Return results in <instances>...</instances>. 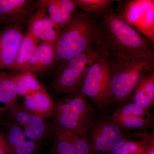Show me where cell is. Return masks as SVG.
I'll list each match as a JSON object with an SVG mask.
<instances>
[{"label": "cell", "instance_id": "6da1fadb", "mask_svg": "<svg viewBox=\"0 0 154 154\" xmlns=\"http://www.w3.org/2000/svg\"><path fill=\"white\" fill-rule=\"evenodd\" d=\"M56 72L71 59L89 50L106 47L96 15L77 11L71 21L64 28L54 45ZM107 48V47H106Z\"/></svg>", "mask_w": 154, "mask_h": 154}, {"label": "cell", "instance_id": "7a4b0ae2", "mask_svg": "<svg viewBox=\"0 0 154 154\" xmlns=\"http://www.w3.org/2000/svg\"><path fill=\"white\" fill-rule=\"evenodd\" d=\"M95 15L109 54L154 60V45L120 19L113 5L104 13Z\"/></svg>", "mask_w": 154, "mask_h": 154}, {"label": "cell", "instance_id": "3957f363", "mask_svg": "<svg viewBox=\"0 0 154 154\" xmlns=\"http://www.w3.org/2000/svg\"><path fill=\"white\" fill-rule=\"evenodd\" d=\"M110 56V109L112 105H116L117 109L128 101L140 81L154 72V60L137 59L121 55Z\"/></svg>", "mask_w": 154, "mask_h": 154}, {"label": "cell", "instance_id": "277c9868", "mask_svg": "<svg viewBox=\"0 0 154 154\" xmlns=\"http://www.w3.org/2000/svg\"><path fill=\"white\" fill-rule=\"evenodd\" d=\"M91 102L78 90L54 102V128L66 130L85 137L86 128L95 114Z\"/></svg>", "mask_w": 154, "mask_h": 154}, {"label": "cell", "instance_id": "5b68a950", "mask_svg": "<svg viewBox=\"0 0 154 154\" xmlns=\"http://www.w3.org/2000/svg\"><path fill=\"white\" fill-rule=\"evenodd\" d=\"M103 47L86 51L75 56L56 72L51 88L58 94H67L79 89L88 69L94 62L107 52Z\"/></svg>", "mask_w": 154, "mask_h": 154}, {"label": "cell", "instance_id": "8992f818", "mask_svg": "<svg viewBox=\"0 0 154 154\" xmlns=\"http://www.w3.org/2000/svg\"><path fill=\"white\" fill-rule=\"evenodd\" d=\"M111 67L108 51L88 69L79 91L100 111L110 110Z\"/></svg>", "mask_w": 154, "mask_h": 154}, {"label": "cell", "instance_id": "52a82bcc", "mask_svg": "<svg viewBox=\"0 0 154 154\" xmlns=\"http://www.w3.org/2000/svg\"><path fill=\"white\" fill-rule=\"evenodd\" d=\"M85 137L92 151L102 153H112L126 141L135 139L132 133L122 129L105 113H95L86 128Z\"/></svg>", "mask_w": 154, "mask_h": 154}, {"label": "cell", "instance_id": "ba28073f", "mask_svg": "<svg viewBox=\"0 0 154 154\" xmlns=\"http://www.w3.org/2000/svg\"><path fill=\"white\" fill-rule=\"evenodd\" d=\"M116 2L119 17L154 45V0Z\"/></svg>", "mask_w": 154, "mask_h": 154}, {"label": "cell", "instance_id": "9c48e42d", "mask_svg": "<svg viewBox=\"0 0 154 154\" xmlns=\"http://www.w3.org/2000/svg\"><path fill=\"white\" fill-rule=\"evenodd\" d=\"M24 26L10 24L0 29V69L8 70L15 63L25 35Z\"/></svg>", "mask_w": 154, "mask_h": 154}, {"label": "cell", "instance_id": "30bf717a", "mask_svg": "<svg viewBox=\"0 0 154 154\" xmlns=\"http://www.w3.org/2000/svg\"><path fill=\"white\" fill-rule=\"evenodd\" d=\"M37 8V0H0V24L25 25Z\"/></svg>", "mask_w": 154, "mask_h": 154}, {"label": "cell", "instance_id": "8fae6325", "mask_svg": "<svg viewBox=\"0 0 154 154\" xmlns=\"http://www.w3.org/2000/svg\"><path fill=\"white\" fill-rule=\"evenodd\" d=\"M27 25L28 32L40 42L54 45L60 33V29L50 19L46 11L38 5V8L28 20Z\"/></svg>", "mask_w": 154, "mask_h": 154}, {"label": "cell", "instance_id": "7c38bea8", "mask_svg": "<svg viewBox=\"0 0 154 154\" xmlns=\"http://www.w3.org/2000/svg\"><path fill=\"white\" fill-rule=\"evenodd\" d=\"M37 3L60 29L69 24L77 11L75 0H37Z\"/></svg>", "mask_w": 154, "mask_h": 154}, {"label": "cell", "instance_id": "4fadbf2b", "mask_svg": "<svg viewBox=\"0 0 154 154\" xmlns=\"http://www.w3.org/2000/svg\"><path fill=\"white\" fill-rule=\"evenodd\" d=\"M55 62L54 45L40 42L32 57L20 72H30L37 76L55 68Z\"/></svg>", "mask_w": 154, "mask_h": 154}, {"label": "cell", "instance_id": "5bb4252c", "mask_svg": "<svg viewBox=\"0 0 154 154\" xmlns=\"http://www.w3.org/2000/svg\"><path fill=\"white\" fill-rule=\"evenodd\" d=\"M23 98L22 105L32 115L45 119L52 116L54 102L45 88Z\"/></svg>", "mask_w": 154, "mask_h": 154}, {"label": "cell", "instance_id": "9a60e30c", "mask_svg": "<svg viewBox=\"0 0 154 154\" xmlns=\"http://www.w3.org/2000/svg\"><path fill=\"white\" fill-rule=\"evenodd\" d=\"M128 100L146 110L154 105V72L140 81Z\"/></svg>", "mask_w": 154, "mask_h": 154}, {"label": "cell", "instance_id": "2e32d148", "mask_svg": "<svg viewBox=\"0 0 154 154\" xmlns=\"http://www.w3.org/2000/svg\"><path fill=\"white\" fill-rule=\"evenodd\" d=\"M18 97L14 73L0 69V111L9 109Z\"/></svg>", "mask_w": 154, "mask_h": 154}, {"label": "cell", "instance_id": "e0dca14e", "mask_svg": "<svg viewBox=\"0 0 154 154\" xmlns=\"http://www.w3.org/2000/svg\"><path fill=\"white\" fill-rule=\"evenodd\" d=\"M109 116L120 128L129 133L148 132L151 129H154V116Z\"/></svg>", "mask_w": 154, "mask_h": 154}, {"label": "cell", "instance_id": "ac0fdd59", "mask_svg": "<svg viewBox=\"0 0 154 154\" xmlns=\"http://www.w3.org/2000/svg\"><path fill=\"white\" fill-rule=\"evenodd\" d=\"M39 42H40L29 32L25 33L17 59L8 71L14 73L21 71L33 56Z\"/></svg>", "mask_w": 154, "mask_h": 154}, {"label": "cell", "instance_id": "d6986e66", "mask_svg": "<svg viewBox=\"0 0 154 154\" xmlns=\"http://www.w3.org/2000/svg\"><path fill=\"white\" fill-rule=\"evenodd\" d=\"M135 139L126 141L112 152V154H144L148 144L154 140V131L151 132L133 133Z\"/></svg>", "mask_w": 154, "mask_h": 154}, {"label": "cell", "instance_id": "ffe728a7", "mask_svg": "<svg viewBox=\"0 0 154 154\" xmlns=\"http://www.w3.org/2000/svg\"><path fill=\"white\" fill-rule=\"evenodd\" d=\"M14 79L18 96L23 97L45 88L36 76L30 72L15 73Z\"/></svg>", "mask_w": 154, "mask_h": 154}, {"label": "cell", "instance_id": "44dd1931", "mask_svg": "<svg viewBox=\"0 0 154 154\" xmlns=\"http://www.w3.org/2000/svg\"><path fill=\"white\" fill-rule=\"evenodd\" d=\"M23 129L24 134L28 140L34 142L41 140L47 133L45 119L33 115L29 123Z\"/></svg>", "mask_w": 154, "mask_h": 154}, {"label": "cell", "instance_id": "7402d4cb", "mask_svg": "<svg viewBox=\"0 0 154 154\" xmlns=\"http://www.w3.org/2000/svg\"><path fill=\"white\" fill-rule=\"evenodd\" d=\"M54 131L66 138L72 144L77 154H91L92 149L85 137L66 130L54 128Z\"/></svg>", "mask_w": 154, "mask_h": 154}, {"label": "cell", "instance_id": "603a6c76", "mask_svg": "<svg viewBox=\"0 0 154 154\" xmlns=\"http://www.w3.org/2000/svg\"><path fill=\"white\" fill-rule=\"evenodd\" d=\"M77 8L80 10L95 14L105 12L115 2L113 0H75Z\"/></svg>", "mask_w": 154, "mask_h": 154}, {"label": "cell", "instance_id": "cb8c5ba5", "mask_svg": "<svg viewBox=\"0 0 154 154\" xmlns=\"http://www.w3.org/2000/svg\"><path fill=\"white\" fill-rule=\"evenodd\" d=\"M5 137L7 153L11 152L26 140V137L21 127L14 123L9 125Z\"/></svg>", "mask_w": 154, "mask_h": 154}, {"label": "cell", "instance_id": "d4e9b609", "mask_svg": "<svg viewBox=\"0 0 154 154\" xmlns=\"http://www.w3.org/2000/svg\"><path fill=\"white\" fill-rule=\"evenodd\" d=\"M111 115L114 116L139 117L153 116L150 110L144 109L129 100L114 110Z\"/></svg>", "mask_w": 154, "mask_h": 154}, {"label": "cell", "instance_id": "484cf974", "mask_svg": "<svg viewBox=\"0 0 154 154\" xmlns=\"http://www.w3.org/2000/svg\"><path fill=\"white\" fill-rule=\"evenodd\" d=\"M9 109L11 119L15 124L23 128L28 125L33 116L22 104H18L17 102Z\"/></svg>", "mask_w": 154, "mask_h": 154}, {"label": "cell", "instance_id": "4316f807", "mask_svg": "<svg viewBox=\"0 0 154 154\" xmlns=\"http://www.w3.org/2000/svg\"><path fill=\"white\" fill-rule=\"evenodd\" d=\"M54 132L57 154H77L72 144L66 138L58 133Z\"/></svg>", "mask_w": 154, "mask_h": 154}, {"label": "cell", "instance_id": "83f0119b", "mask_svg": "<svg viewBox=\"0 0 154 154\" xmlns=\"http://www.w3.org/2000/svg\"><path fill=\"white\" fill-rule=\"evenodd\" d=\"M36 149L37 146L34 142L26 140L10 154H34Z\"/></svg>", "mask_w": 154, "mask_h": 154}, {"label": "cell", "instance_id": "f1b7e54d", "mask_svg": "<svg viewBox=\"0 0 154 154\" xmlns=\"http://www.w3.org/2000/svg\"><path fill=\"white\" fill-rule=\"evenodd\" d=\"M0 154H8L5 135L0 133Z\"/></svg>", "mask_w": 154, "mask_h": 154}, {"label": "cell", "instance_id": "f546056e", "mask_svg": "<svg viewBox=\"0 0 154 154\" xmlns=\"http://www.w3.org/2000/svg\"><path fill=\"white\" fill-rule=\"evenodd\" d=\"M144 154H154V140L149 143Z\"/></svg>", "mask_w": 154, "mask_h": 154}]
</instances>
